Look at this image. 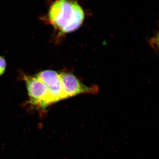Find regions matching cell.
<instances>
[{
  "label": "cell",
  "instance_id": "5b68a950",
  "mask_svg": "<svg viewBox=\"0 0 159 159\" xmlns=\"http://www.w3.org/2000/svg\"><path fill=\"white\" fill-rule=\"evenodd\" d=\"M6 60L3 57L0 56V76L5 72L6 69Z\"/></svg>",
  "mask_w": 159,
  "mask_h": 159
},
{
  "label": "cell",
  "instance_id": "6da1fadb",
  "mask_svg": "<svg viewBox=\"0 0 159 159\" xmlns=\"http://www.w3.org/2000/svg\"><path fill=\"white\" fill-rule=\"evenodd\" d=\"M84 18V11L77 0H56L48 13L49 22L61 34L79 29Z\"/></svg>",
  "mask_w": 159,
  "mask_h": 159
},
{
  "label": "cell",
  "instance_id": "3957f363",
  "mask_svg": "<svg viewBox=\"0 0 159 159\" xmlns=\"http://www.w3.org/2000/svg\"><path fill=\"white\" fill-rule=\"evenodd\" d=\"M60 76L66 99L81 94H96L99 91L97 86H87L74 74L62 73Z\"/></svg>",
  "mask_w": 159,
  "mask_h": 159
},
{
  "label": "cell",
  "instance_id": "277c9868",
  "mask_svg": "<svg viewBox=\"0 0 159 159\" xmlns=\"http://www.w3.org/2000/svg\"><path fill=\"white\" fill-rule=\"evenodd\" d=\"M36 77L43 83L48 89L51 104L65 99L60 74L53 70L40 72Z\"/></svg>",
  "mask_w": 159,
  "mask_h": 159
},
{
  "label": "cell",
  "instance_id": "7a4b0ae2",
  "mask_svg": "<svg viewBox=\"0 0 159 159\" xmlns=\"http://www.w3.org/2000/svg\"><path fill=\"white\" fill-rule=\"evenodd\" d=\"M25 79L32 105L44 110L51 104L48 89L43 83L36 77L25 76Z\"/></svg>",
  "mask_w": 159,
  "mask_h": 159
}]
</instances>
